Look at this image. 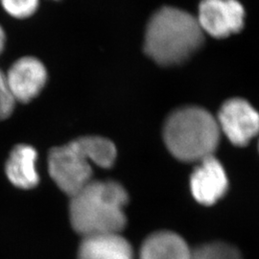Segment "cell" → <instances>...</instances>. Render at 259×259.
<instances>
[{
  "label": "cell",
  "instance_id": "6da1fadb",
  "mask_svg": "<svg viewBox=\"0 0 259 259\" xmlns=\"http://www.w3.org/2000/svg\"><path fill=\"white\" fill-rule=\"evenodd\" d=\"M128 202V192L119 183L93 180L70 197L71 226L82 237L120 233L127 224L124 207Z\"/></svg>",
  "mask_w": 259,
  "mask_h": 259
},
{
  "label": "cell",
  "instance_id": "7a4b0ae2",
  "mask_svg": "<svg viewBox=\"0 0 259 259\" xmlns=\"http://www.w3.org/2000/svg\"><path fill=\"white\" fill-rule=\"evenodd\" d=\"M115 145L110 139L88 136L52 149L48 156V171L57 186L72 197L93 181L92 163L111 168L116 158Z\"/></svg>",
  "mask_w": 259,
  "mask_h": 259
},
{
  "label": "cell",
  "instance_id": "3957f363",
  "mask_svg": "<svg viewBox=\"0 0 259 259\" xmlns=\"http://www.w3.org/2000/svg\"><path fill=\"white\" fill-rule=\"evenodd\" d=\"M204 42V32L198 20L185 11L164 7L149 21L144 50L162 65L181 64Z\"/></svg>",
  "mask_w": 259,
  "mask_h": 259
},
{
  "label": "cell",
  "instance_id": "277c9868",
  "mask_svg": "<svg viewBox=\"0 0 259 259\" xmlns=\"http://www.w3.org/2000/svg\"><path fill=\"white\" fill-rule=\"evenodd\" d=\"M216 118L198 107H185L167 118L163 139L169 152L179 160L201 161L213 156L220 141Z\"/></svg>",
  "mask_w": 259,
  "mask_h": 259
},
{
  "label": "cell",
  "instance_id": "5b68a950",
  "mask_svg": "<svg viewBox=\"0 0 259 259\" xmlns=\"http://www.w3.org/2000/svg\"><path fill=\"white\" fill-rule=\"evenodd\" d=\"M232 144L243 147L259 133V113L250 103L234 98L225 103L216 119Z\"/></svg>",
  "mask_w": 259,
  "mask_h": 259
},
{
  "label": "cell",
  "instance_id": "8992f818",
  "mask_svg": "<svg viewBox=\"0 0 259 259\" xmlns=\"http://www.w3.org/2000/svg\"><path fill=\"white\" fill-rule=\"evenodd\" d=\"M244 18L245 11L237 0H203L197 20L204 33L222 38L238 33Z\"/></svg>",
  "mask_w": 259,
  "mask_h": 259
},
{
  "label": "cell",
  "instance_id": "52a82bcc",
  "mask_svg": "<svg viewBox=\"0 0 259 259\" xmlns=\"http://www.w3.org/2000/svg\"><path fill=\"white\" fill-rule=\"evenodd\" d=\"M5 78L16 103H28L44 90L47 70L37 58L23 57L11 65Z\"/></svg>",
  "mask_w": 259,
  "mask_h": 259
},
{
  "label": "cell",
  "instance_id": "ba28073f",
  "mask_svg": "<svg viewBox=\"0 0 259 259\" xmlns=\"http://www.w3.org/2000/svg\"><path fill=\"white\" fill-rule=\"evenodd\" d=\"M229 180L222 163L214 157L199 161L190 178L191 192L197 202L211 205L226 194Z\"/></svg>",
  "mask_w": 259,
  "mask_h": 259
},
{
  "label": "cell",
  "instance_id": "9c48e42d",
  "mask_svg": "<svg viewBox=\"0 0 259 259\" xmlns=\"http://www.w3.org/2000/svg\"><path fill=\"white\" fill-rule=\"evenodd\" d=\"M78 259H135V253L120 233H104L83 237Z\"/></svg>",
  "mask_w": 259,
  "mask_h": 259
},
{
  "label": "cell",
  "instance_id": "30bf717a",
  "mask_svg": "<svg viewBox=\"0 0 259 259\" xmlns=\"http://www.w3.org/2000/svg\"><path fill=\"white\" fill-rule=\"evenodd\" d=\"M37 153L36 149L26 144H19L12 150L5 165L10 182L20 189H31L39 183L37 174Z\"/></svg>",
  "mask_w": 259,
  "mask_h": 259
},
{
  "label": "cell",
  "instance_id": "8fae6325",
  "mask_svg": "<svg viewBox=\"0 0 259 259\" xmlns=\"http://www.w3.org/2000/svg\"><path fill=\"white\" fill-rule=\"evenodd\" d=\"M192 250L185 239L175 232L152 233L143 242L139 259H191Z\"/></svg>",
  "mask_w": 259,
  "mask_h": 259
},
{
  "label": "cell",
  "instance_id": "7c38bea8",
  "mask_svg": "<svg viewBox=\"0 0 259 259\" xmlns=\"http://www.w3.org/2000/svg\"><path fill=\"white\" fill-rule=\"evenodd\" d=\"M191 259H243L240 251L231 244L212 242L192 250Z\"/></svg>",
  "mask_w": 259,
  "mask_h": 259
},
{
  "label": "cell",
  "instance_id": "4fadbf2b",
  "mask_svg": "<svg viewBox=\"0 0 259 259\" xmlns=\"http://www.w3.org/2000/svg\"><path fill=\"white\" fill-rule=\"evenodd\" d=\"M3 9L16 19H27L33 16L38 7L39 0H0Z\"/></svg>",
  "mask_w": 259,
  "mask_h": 259
},
{
  "label": "cell",
  "instance_id": "5bb4252c",
  "mask_svg": "<svg viewBox=\"0 0 259 259\" xmlns=\"http://www.w3.org/2000/svg\"><path fill=\"white\" fill-rule=\"evenodd\" d=\"M16 101L10 92L5 73L0 69V120L8 118L13 113Z\"/></svg>",
  "mask_w": 259,
  "mask_h": 259
},
{
  "label": "cell",
  "instance_id": "9a60e30c",
  "mask_svg": "<svg viewBox=\"0 0 259 259\" xmlns=\"http://www.w3.org/2000/svg\"><path fill=\"white\" fill-rule=\"evenodd\" d=\"M5 42H6V36H5V32L3 30V28L0 26V54L2 53V51L4 50L5 47Z\"/></svg>",
  "mask_w": 259,
  "mask_h": 259
}]
</instances>
